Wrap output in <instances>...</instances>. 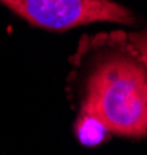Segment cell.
I'll list each match as a JSON object with an SVG mask.
<instances>
[{
    "mask_svg": "<svg viewBox=\"0 0 147 155\" xmlns=\"http://www.w3.org/2000/svg\"><path fill=\"white\" fill-rule=\"evenodd\" d=\"M71 65L77 115L99 120L110 135L147 137V71L124 31L84 36Z\"/></svg>",
    "mask_w": 147,
    "mask_h": 155,
    "instance_id": "6da1fadb",
    "label": "cell"
},
{
    "mask_svg": "<svg viewBox=\"0 0 147 155\" xmlns=\"http://www.w3.org/2000/svg\"><path fill=\"white\" fill-rule=\"evenodd\" d=\"M0 3L36 27L56 31L91 22L135 25L138 20L113 0H0Z\"/></svg>",
    "mask_w": 147,
    "mask_h": 155,
    "instance_id": "7a4b0ae2",
    "label": "cell"
},
{
    "mask_svg": "<svg viewBox=\"0 0 147 155\" xmlns=\"http://www.w3.org/2000/svg\"><path fill=\"white\" fill-rule=\"evenodd\" d=\"M74 132H76L79 141L87 146L99 144L110 135L109 130L104 127V124L90 115H77V120L74 124Z\"/></svg>",
    "mask_w": 147,
    "mask_h": 155,
    "instance_id": "3957f363",
    "label": "cell"
},
{
    "mask_svg": "<svg viewBox=\"0 0 147 155\" xmlns=\"http://www.w3.org/2000/svg\"><path fill=\"white\" fill-rule=\"evenodd\" d=\"M127 37H129V42L133 45V48L139 54L144 67H145V71H147V28L141 30V31L130 33V34H127Z\"/></svg>",
    "mask_w": 147,
    "mask_h": 155,
    "instance_id": "277c9868",
    "label": "cell"
}]
</instances>
